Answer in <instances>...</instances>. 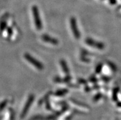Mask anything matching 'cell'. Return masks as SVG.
I'll return each mask as SVG.
<instances>
[{"label": "cell", "mask_w": 121, "mask_h": 120, "mask_svg": "<svg viewBox=\"0 0 121 120\" xmlns=\"http://www.w3.org/2000/svg\"><path fill=\"white\" fill-rule=\"evenodd\" d=\"M32 12L33 15L36 28V29L38 30H41L42 29V23L41 21V18H40L38 9L37 8L36 6H33Z\"/></svg>", "instance_id": "cell-1"}, {"label": "cell", "mask_w": 121, "mask_h": 120, "mask_svg": "<svg viewBox=\"0 0 121 120\" xmlns=\"http://www.w3.org/2000/svg\"><path fill=\"white\" fill-rule=\"evenodd\" d=\"M24 57L28 62H30L31 64H32L33 66H34L36 68H37L39 70H43V69L44 68V66L43 65V64H42L41 62H40L39 61H37L35 58L31 56L30 54L25 53L24 55Z\"/></svg>", "instance_id": "cell-2"}, {"label": "cell", "mask_w": 121, "mask_h": 120, "mask_svg": "<svg viewBox=\"0 0 121 120\" xmlns=\"http://www.w3.org/2000/svg\"><path fill=\"white\" fill-rule=\"evenodd\" d=\"M70 26L72 32L73 33L74 36L76 39H79L81 37V34H80L78 28L77 26L76 21V18L74 17H71L70 19Z\"/></svg>", "instance_id": "cell-3"}, {"label": "cell", "mask_w": 121, "mask_h": 120, "mask_svg": "<svg viewBox=\"0 0 121 120\" xmlns=\"http://www.w3.org/2000/svg\"><path fill=\"white\" fill-rule=\"evenodd\" d=\"M85 42L89 46H92V47H95V48H97V49H100V50H102V49L104 48V46L103 43L95 41H94V39H92L91 38H86Z\"/></svg>", "instance_id": "cell-4"}, {"label": "cell", "mask_w": 121, "mask_h": 120, "mask_svg": "<svg viewBox=\"0 0 121 120\" xmlns=\"http://www.w3.org/2000/svg\"><path fill=\"white\" fill-rule=\"evenodd\" d=\"M41 39H43V41H45L46 42L50 43V44H54V45H57V44H58V41L56 39L51 37V36H49L47 34H43L41 36Z\"/></svg>", "instance_id": "cell-5"}, {"label": "cell", "mask_w": 121, "mask_h": 120, "mask_svg": "<svg viewBox=\"0 0 121 120\" xmlns=\"http://www.w3.org/2000/svg\"><path fill=\"white\" fill-rule=\"evenodd\" d=\"M60 65H61V67H62V69H63V72H64L67 75L69 74V68L68 67L66 61H65L64 59H61V60H60Z\"/></svg>", "instance_id": "cell-6"}, {"label": "cell", "mask_w": 121, "mask_h": 120, "mask_svg": "<svg viewBox=\"0 0 121 120\" xmlns=\"http://www.w3.org/2000/svg\"><path fill=\"white\" fill-rule=\"evenodd\" d=\"M34 97H35V96H34V95H33V94H31L30 96H29V98H28V99L27 102H26V105H25V107L24 111H23L24 114H25V113H26V110H27L28 109V108L30 107V106L31 102L33 101Z\"/></svg>", "instance_id": "cell-7"}, {"label": "cell", "mask_w": 121, "mask_h": 120, "mask_svg": "<svg viewBox=\"0 0 121 120\" xmlns=\"http://www.w3.org/2000/svg\"><path fill=\"white\" fill-rule=\"evenodd\" d=\"M68 92V90H66V89H63V90H58V91L55 93V95L57 96H61L66 94Z\"/></svg>", "instance_id": "cell-8"}, {"label": "cell", "mask_w": 121, "mask_h": 120, "mask_svg": "<svg viewBox=\"0 0 121 120\" xmlns=\"http://www.w3.org/2000/svg\"><path fill=\"white\" fill-rule=\"evenodd\" d=\"M119 91V88L116 87L112 91V99L114 100H116L117 99V94Z\"/></svg>", "instance_id": "cell-9"}, {"label": "cell", "mask_w": 121, "mask_h": 120, "mask_svg": "<svg viewBox=\"0 0 121 120\" xmlns=\"http://www.w3.org/2000/svg\"><path fill=\"white\" fill-rule=\"evenodd\" d=\"M102 68H103V64H99L96 67V69H95V72L97 74H100L101 72V70H102Z\"/></svg>", "instance_id": "cell-10"}, {"label": "cell", "mask_w": 121, "mask_h": 120, "mask_svg": "<svg viewBox=\"0 0 121 120\" xmlns=\"http://www.w3.org/2000/svg\"><path fill=\"white\" fill-rule=\"evenodd\" d=\"M108 66H109V67H111V70H112L113 71H116L117 67L115 64H114L112 62H109V61H108Z\"/></svg>", "instance_id": "cell-11"}, {"label": "cell", "mask_w": 121, "mask_h": 120, "mask_svg": "<svg viewBox=\"0 0 121 120\" xmlns=\"http://www.w3.org/2000/svg\"><path fill=\"white\" fill-rule=\"evenodd\" d=\"M71 80V77L70 76H66V77L64 78L63 79H62V82H64V83H68V82H69Z\"/></svg>", "instance_id": "cell-12"}, {"label": "cell", "mask_w": 121, "mask_h": 120, "mask_svg": "<svg viewBox=\"0 0 121 120\" xmlns=\"http://www.w3.org/2000/svg\"><path fill=\"white\" fill-rule=\"evenodd\" d=\"M78 82L79 84H84V85H86V84H87V81L85 80L84 79H79Z\"/></svg>", "instance_id": "cell-13"}, {"label": "cell", "mask_w": 121, "mask_h": 120, "mask_svg": "<svg viewBox=\"0 0 121 120\" xmlns=\"http://www.w3.org/2000/svg\"><path fill=\"white\" fill-rule=\"evenodd\" d=\"M89 80L91 81V82H93V83H96V82L98 81V80H97L95 77L93 76V77H91L89 79Z\"/></svg>", "instance_id": "cell-14"}, {"label": "cell", "mask_w": 121, "mask_h": 120, "mask_svg": "<svg viewBox=\"0 0 121 120\" xmlns=\"http://www.w3.org/2000/svg\"><path fill=\"white\" fill-rule=\"evenodd\" d=\"M101 97V93H98V94H97V95H96V96H95V97H94V100H98V99H99V98H100Z\"/></svg>", "instance_id": "cell-15"}, {"label": "cell", "mask_w": 121, "mask_h": 120, "mask_svg": "<svg viewBox=\"0 0 121 120\" xmlns=\"http://www.w3.org/2000/svg\"><path fill=\"white\" fill-rule=\"evenodd\" d=\"M81 59L82 61H84V62H89V61H90V60H89V59L85 58V57H82Z\"/></svg>", "instance_id": "cell-16"}, {"label": "cell", "mask_w": 121, "mask_h": 120, "mask_svg": "<svg viewBox=\"0 0 121 120\" xmlns=\"http://www.w3.org/2000/svg\"><path fill=\"white\" fill-rule=\"evenodd\" d=\"M102 79H103V80L104 81H106V82H108V81L110 80L109 77H102Z\"/></svg>", "instance_id": "cell-17"}, {"label": "cell", "mask_w": 121, "mask_h": 120, "mask_svg": "<svg viewBox=\"0 0 121 120\" xmlns=\"http://www.w3.org/2000/svg\"><path fill=\"white\" fill-rule=\"evenodd\" d=\"M118 105H119V106L121 107V102H119V103H118Z\"/></svg>", "instance_id": "cell-18"}]
</instances>
